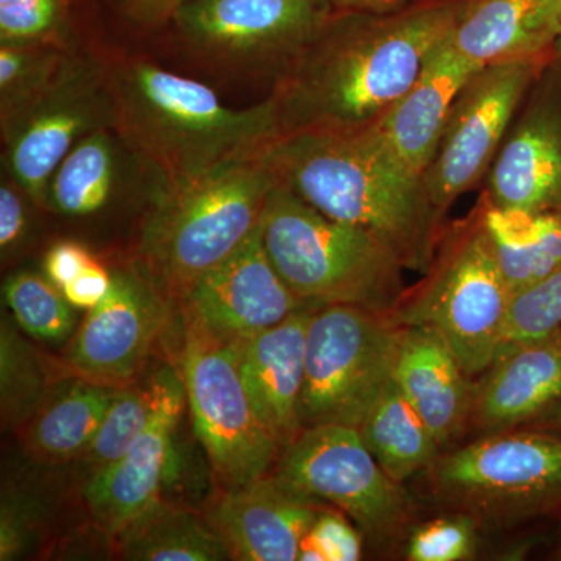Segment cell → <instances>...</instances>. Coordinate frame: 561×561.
Here are the masks:
<instances>
[{"label":"cell","mask_w":561,"mask_h":561,"mask_svg":"<svg viewBox=\"0 0 561 561\" xmlns=\"http://www.w3.org/2000/svg\"><path fill=\"white\" fill-rule=\"evenodd\" d=\"M31 350L16 335L2 328L3 416L20 420L39 400L44 378Z\"/></svg>","instance_id":"obj_34"},{"label":"cell","mask_w":561,"mask_h":561,"mask_svg":"<svg viewBox=\"0 0 561 561\" xmlns=\"http://www.w3.org/2000/svg\"><path fill=\"white\" fill-rule=\"evenodd\" d=\"M110 130L81 138L51 175L46 203L58 213L84 217L110 202L117 179L116 146Z\"/></svg>","instance_id":"obj_27"},{"label":"cell","mask_w":561,"mask_h":561,"mask_svg":"<svg viewBox=\"0 0 561 561\" xmlns=\"http://www.w3.org/2000/svg\"><path fill=\"white\" fill-rule=\"evenodd\" d=\"M362 442L394 482L402 483L427 471L440 456V446L394 379L387 383L365 415Z\"/></svg>","instance_id":"obj_26"},{"label":"cell","mask_w":561,"mask_h":561,"mask_svg":"<svg viewBox=\"0 0 561 561\" xmlns=\"http://www.w3.org/2000/svg\"><path fill=\"white\" fill-rule=\"evenodd\" d=\"M561 400V332L522 346L476 383L471 424L483 435L527 426Z\"/></svg>","instance_id":"obj_23"},{"label":"cell","mask_w":561,"mask_h":561,"mask_svg":"<svg viewBox=\"0 0 561 561\" xmlns=\"http://www.w3.org/2000/svg\"><path fill=\"white\" fill-rule=\"evenodd\" d=\"M117 136L165 181L205 175L227 162L260 154L279 138L271 99L236 110L213 88L144 60L106 69Z\"/></svg>","instance_id":"obj_3"},{"label":"cell","mask_w":561,"mask_h":561,"mask_svg":"<svg viewBox=\"0 0 561 561\" xmlns=\"http://www.w3.org/2000/svg\"><path fill=\"white\" fill-rule=\"evenodd\" d=\"M62 14V0H0V44L54 41Z\"/></svg>","instance_id":"obj_35"},{"label":"cell","mask_w":561,"mask_h":561,"mask_svg":"<svg viewBox=\"0 0 561 561\" xmlns=\"http://www.w3.org/2000/svg\"><path fill=\"white\" fill-rule=\"evenodd\" d=\"M479 69L482 68L457 54L446 38L432 54L415 83L376 124L409 171L416 175L427 171L440 146L457 95Z\"/></svg>","instance_id":"obj_22"},{"label":"cell","mask_w":561,"mask_h":561,"mask_svg":"<svg viewBox=\"0 0 561 561\" xmlns=\"http://www.w3.org/2000/svg\"><path fill=\"white\" fill-rule=\"evenodd\" d=\"M305 540L311 542L323 561H357L364 553V535L335 507L321 508Z\"/></svg>","instance_id":"obj_36"},{"label":"cell","mask_w":561,"mask_h":561,"mask_svg":"<svg viewBox=\"0 0 561 561\" xmlns=\"http://www.w3.org/2000/svg\"><path fill=\"white\" fill-rule=\"evenodd\" d=\"M431 494L446 511L482 527H505L561 507V437L527 430L483 435L438 456L427 470Z\"/></svg>","instance_id":"obj_7"},{"label":"cell","mask_w":561,"mask_h":561,"mask_svg":"<svg viewBox=\"0 0 561 561\" xmlns=\"http://www.w3.org/2000/svg\"><path fill=\"white\" fill-rule=\"evenodd\" d=\"M560 331L561 264L534 286L513 295L494 362Z\"/></svg>","instance_id":"obj_31"},{"label":"cell","mask_w":561,"mask_h":561,"mask_svg":"<svg viewBox=\"0 0 561 561\" xmlns=\"http://www.w3.org/2000/svg\"><path fill=\"white\" fill-rule=\"evenodd\" d=\"M117 389L91 381L70 387L33 423L28 438L33 451L50 460L81 456L98 434Z\"/></svg>","instance_id":"obj_28"},{"label":"cell","mask_w":561,"mask_h":561,"mask_svg":"<svg viewBox=\"0 0 561 561\" xmlns=\"http://www.w3.org/2000/svg\"><path fill=\"white\" fill-rule=\"evenodd\" d=\"M32 529L31 513L18 504H3L0 519V559L10 560L27 545V535Z\"/></svg>","instance_id":"obj_40"},{"label":"cell","mask_w":561,"mask_h":561,"mask_svg":"<svg viewBox=\"0 0 561 561\" xmlns=\"http://www.w3.org/2000/svg\"><path fill=\"white\" fill-rule=\"evenodd\" d=\"M264 151L197 179L165 181L140 230L138 256L140 268L169 297H183L260 227L276 186Z\"/></svg>","instance_id":"obj_4"},{"label":"cell","mask_w":561,"mask_h":561,"mask_svg":"<svg viewBox=\"0 0 561 561\" xmlns=\"http://www.w3.org/2000/svg\"><path fill=\"white\" fill-rule=\"evenodd\" d=\"M561 332V331H560Z\"/></svg>","instance_id":"obj_46"},{"label":"cell","mask_w":561,"mask_h":561,"mask_svg":"<svg viewBox=\"0 0 561 561\" xmlns=\"http://www.w3.org/2000/svg\"><path fill=\"white\" fill-rule=\"evenodd\" d=\"M546 70L505 136L483 194L501 208L561 210V76Z\"/></svg>","instance_id":"obj_16"},{"label":"cell","mask_w":561,"mask_h":561,"mask_svg":"<svg viewBox=\"0 0 561 561\" xmlns=\"http://www.w3.org/2000/svg\"><path fill=\"white\" fill-rule=\"evenodd\" d=\"M552 65L556 61L496 62L479 69L461 88L437 153L423 175L442 216L489 173L516 111Z\"/></svg>","instance_id":"obj_11"},{"label":"cell","mask_w":561,"mask_h":561,"mask_svg":"<svg viewBox=\"0 0 561 561\" xmlns=\"http://www.w3.org/2000/svg\"><path fill=\"white\" fill-rule=\"evenodd\" d=\"M16 183L0 186V247L10 250L21 241L25 231V206Z\"/></svg>","instance_id":"obj_39"},{"label":"cell","mask_w":561,"mask_h":561,"mask_svg":"<svg viewBox=\"0 0 561 561\" xmlns=\"http://www.w3.org/2000/svg\"><path fill=\"white\" fill-rule=\"evenodd\" d=\"M94 261L88 250L79 243L61 242L51 247L47 253L44 272L46 278H49L58 289H62Z\"/></svg>","instance_id":"obj_38"},{"label":"cell","mask_w":561,"mask_h":561,"mask_svg":"<svg viewBox=\"0 0 561 561\" xmlns=\"http://www.w3.org/2000/svg\"><path fill=\"white\" fill-rule=\"evenodd\" d=\"M261 236L273 267L306 302L391 312L404 295V265L389 247L324 216L283 184L265 203Z\"/></svg>","instance_id":"obj_5"},{"label":"cell","mask_w":561,"mask_h":561,"mask_svg":"<svg viewBox=\"0 0 561 561\" xmlns=\"http://www.w3.org/2000/svg\"><path fill=\"white\" fill-rule=\"evenodd\" d=\"M557 51H559V57H561V28H560L559 43H557Z\"/></svg>","instance_id":"obj_45"},{"label":"cell","mask_w":561,"mask_h":561,"mask_svg":"<svg viewBox=\"0 0 561 561\" xmlns=\"http://www.w3.org/2000/svg\"><path fill=\"white\" fill-rule=\"evenodd\" d=\"M110 287L111 272L94 261L60 290L72 308L91 311L101 305Z\"/></svg>","instance_id":"obj_37"},{"label":"cell","mask_w":561,"mask_h":561,"mask_svg":"<svg viewBox=\"0 0 561 561\" xmlns=\"http://www.w3.org/2000/svg\"><path fill=\"white\" fill-rule=\"evenodd\" d=\"M183 312L225 341L239 342L308 308L268 260L261 224L227 260L210 268L180 298Z\"/></svg>","instance_id":"obj_15"},{"label":"cell","mask_w":561,"mask_h":561,"mask_svg":"<svg viewBox=\"0 0 561 561\" xmlns=\"http://www.w3.org/2000/svg\"><path fill=\"white\" fill-rule=\"evenodd\" d=\"M332 11L327 0H191L169 22L203 60L278 77Z\"/></svg>","instance_id":"obj_12"},{"label":"cell","mask_w":561,"mask_h":561,"mask_svg":"<svg viewBox=\"0 0 561 561\" xmlns=\"http://www.w3.org/2000/svg\"><path fill=\"white\" fill-rule=\"evenodd\" d=\"M224 493L209 505L206 522L231 560L294 561L323 502L284 485L275 476Z\"/></svg>","instance_id":"obj_18"},{"label":"cell","mask_w":561,"mask_h":561,"mask_svg":"<svg viewBox=\"0 0 561 561\" xmlns=\"http://www.w3.org/2000/svg\"><path fill=\"white\" fill-rule=\"evenodd\" d=\"M3 294L14 320L32 337L60 343L76 331V312L49 278L36 273H16L7 279Z\"/></svg>","instance_id":"obj_30"},{"label":"cell","mask_w":561,"mask_h":561,"mask_svg":"<svg viewBox=\"0 0 561 561\" xmlns=\"http://www.w3.org/2000/svg\"><path fill=\"white\" fill-rule=\"evenodd\" d=\"M180 375L195 435L221 490L271 474L280 448L247 397L236 342L225 341L183 312Z\"/></svg>","instance_id":"obj_9"},{"label":"cell","mask_w":561,"mask_h":561,"mask_svg":"<svg viewBox=\"0 0 561 561\" xmlns=\"http://www.w3.org/2000/svg\"><path fill=\"white\" fill-rule=\"evenodd\" d=\"M264 157L276 183L324 216L370 232L408 271H430L445 216L432 203L424 176L402 164L378 125L279 136Z\"/></svg>","instance_id":"obj_2"},{"label":"cell","mask_w":561,"mask_h":561,"mask_svg":"<svg viewBox=\"0 0 561 561\" xmlns=\"http://www.w3.org/2000/svg\"><path fill=\"white\" fill-rule=\"evenodd\" d=\"M121 559L131 561H224L227 546L205 516L158 497L114 535Z\"/></svg>","instance_id":"obj_25"},{"label":"cell","mask_w":561,"mask_h":561,"mask_svg":"<svg viewBox=\"0 0 561 561\" xmlns=\"http://www.w3.org/2000/svg\"><path fill=\"white\" fill-rule=\"evenodd\" d=\"M69 51L57 41L0 44V127L21 116L46 91Z\"/></svg>","instance_id":"obj_29"},{"label":"cell","mask_w":561,"mask_h":561,"mask_svg":"<svg viewBox=\"0 0 561 561\" xmlns=\"http://www.w3.org/2000/svg\"><path fill=\"white\" fill-rule=\"evenodd\" d=\"M169 298L142 268L111 272L108 294L88 311L66 350L70 370L84 381L128 386L164 331Z\"/></svg>","instance_id":"obj_14"},{"label":"cell","mask_w":561,"mask_h":561,"mask_svg":"<svg viewBox=\"0 0 561 561\" xmlns=\"http://www.w3.org/2000/svg\"><path fill=\"white\" fill-rule=\"evenodd\" d=\"M401 335L402 327L390 312L320 306L306 343L302 430L321 424L357 430L393 378Z\"/></svg>","instance_id":"obj_8"},{"label":"cell","mask_w":561,"mask_h":561,"mask_svg":"<svg viewBox=\"0 0 561 561\" xmlns=\"http://www.w3.org/2000/svg\"><path fill=\"white\" fill-rule=\"evenodd\" d=\"M527 427L529 430L551 432V434L560 435L561 437V400L551 405L548 411L542 412L530 424H527Z\"/></svg>","instance_id":"obj_43"},{"label":"cell","mask_w":561,"mask_h":561,"mask_svg":"<svg viewBox=\"0 0 561 561\" xmlns=\"http://www.w3.org/2000/svg\"><path fill=\"white\" fill-rule=\"evenodd\" d=\"M108 72L69 55L46 91L2 130L11 181L33 202L46 203L51 175L84 136L114 128Z\"/></svg>","instance_id":"obj_13"},{"label":"cell","mask_w":561,"mask_h":561,"mask_svg":"<svg viewBox=\"0 0 561 561\" xmlns=\"http://www.w3.org/2000/svg\"><path fill=\"white\" fill-rule=\"evenodd\" d=\"M154 398L157 387L153 379L144 387H119L98 434L81 457L94 465L95 471L119 460L149 424Z\"/></svg>","instance_id":"obj_32"},{"label":"cell","mask_w":561,"mask_h":561,"mask_svg":"<svg viewBox=\"0 0 561 561\" xmlns=\"http://www.w3.org/2000/svg\"><path fill=\"white\" fill-rule=\"evenodd\" d=\"M405 289L391 317L401 327H430L472 379L493 365L512 294L483 231L478 209L446 225L430 271Z\"/></svg>","instance_id":"obj_6"},{"label":"cell","mask_w":561,"mask_h":561,"mask_svg":"<svg viewBox=\"0 0 561 561\" xmlns=\"http://www.w3.org/2000/svg\"><path fill=\"white\" fill-rule=\"evenodd\" d=\"M463 0L390 11L334 10L276 77L279 136L373 127L415 83L448 38Z\"/></svg>","instance_id":"obj_1"},{"label":"cell","mask_w":561,"mask_h":561,"mask_svg":"<svg viewBox=\"0 0 561 561\" xmlns=\"http://www.w3.org/2000/svg\"><path fill=\"white\" fill-rule=\"evenodd\" d=\"M393 379L440 448L470 426L476 383L437 331L402 327Z\"/></svg>","instance_id":"obj_21"},{"label":"cell","mask_w":561,"mask_h":561,"mask_svg":"<svg viewBox=\"0 0 561 561\" xmlns=\"http://www.w3.org/2000/svg\"><path fill=\"white\" fill-rule=\"evenodd\" d=\"M191 0H125V13L139 24L157 25L172 20L173 14Z\"/></svg>","instance_id":"obj_41"},{"label":"cell","mask_w":561,"mask_h":561,"mask_svg":"<svg viewBox=\"0 0 561 561\" xmlns=\"http://www.w3.org/2000/svg\"><path fill=\"white\" fill-rule=\"evenodd\" d=\"M272 474L345 513L373 548H390L411 530L408 491L382 470L354 427H306L280 451Z\"/></svg>","instance_id":"obj_10"},{"label":"cell","mask_w":561,"mask_h":561,"mask_svg":"<svg viewBox=\"0 0 561 561\" xmlns=\"http://www.w3.org/2000/svg\"><path fill=\"white\" fill-rule=\"evenodd\" d=\"M334 10L390 11L400 9L408 0H327Z\"/></svg>","instance_id":"obj_42"},{"label":"cell","mask_w":561,"mask_h":561,"mask_svg":"<svg viewBox=\"0 0 561 561\" xmlns=\"http://www.w3.org/2000/svg\"><path fill=\"white\" fill-rule=\"evenodd\" d=\"M481 526L463 512L446 515L411 527L405 537V560L468 561L476 559Z\"/></svg>","instance_id":"obj_33"},{"label":"cell","mask_w":561,"mask_h":561,"mask_svg":"<svg viewBox=\"0 0 561 561\" xmlns=\"http://www.w3.org/2000/svg\"><path fill=\"white\" fill-rule=\"evenodd\" d=\"M474 208L512 297L559 267L561 210L531 213L501 208L483 192Z\"/></svg>","instance_id":"obj_24"},{"label":"cell","mask_w":561,"mask_h":561,"mask_svg":"<svg viewBox=\"0 0 561 561\" xmlns=\"http://www.w3.org/2000/svg\"><path fill=\"white\" fill-rule=\"evenodd\" d=\"M560 28L561 0H463L448 41L478 68L557 61Z\"/></svg>","instance_id":"obj_20"},{"label":"cell","mask_w":561,"mask_h":561,"mask_svg":"<svg viewBox=\"0 0 561 561\" xmlns=\"http://www.w3.org/2000/svg\"><path fill=\"white\" fill-rule=\"evenodd\" d=\"M552 559L561 561V522L559 524V530H557L556 548H553Z\"/></svg>","instance_id":"obj_44"},{"label":"cell","mask_w":561,"mask_h":561,"mask_svg":"<svg viewBox=\"0 0 561 561\" xmlns=\"http://www.w3.org/2000/svg\"><path fill=\"white\" fill-rule=\"evenodd\" d=\"M319 308L308 306L276 327L236 342L247 397L280 451L302 431L306 343L313 312Z\"/></svg>","instance_id":"obj_19"},{"label":"cell","mask_w":561,"mask_h":561,"mask_svg":"<svg viewBox=\"0 0 561 561\" xmlns=\"http://www.w3.org/2000/svg\"><path fill=\"white\" fill-rule=\"evenodd\" d=\"M153 413L146 430L119 460L98 470L84 491L92 518L114 537L160 497L172 465L173 438L186 402L183 379L173 367L153 378Z\"/></svg>","instance_id":"obj_17"}]
</instances>
